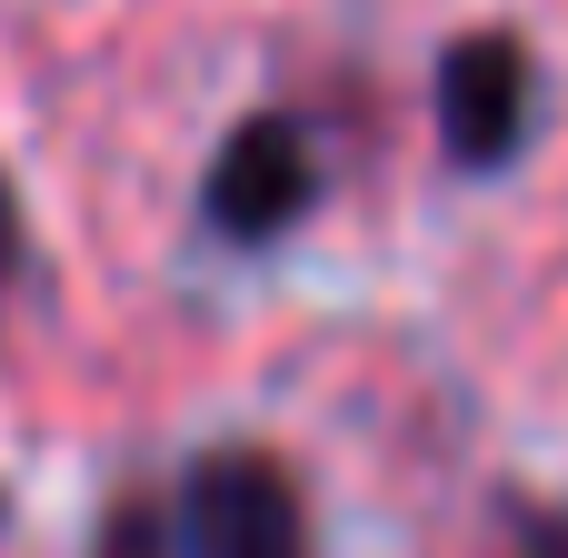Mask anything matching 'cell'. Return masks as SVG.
Returning <instances> with one entry per match:
<instances>
[{
	"label": "cell",
	"mask_w": 568,
	"mask_h": 558,
	"mask_svg": "<svg viewBox=\"0 0 568 558\" xmlns=\"http://www.w3.org/2000/svg\"><path fill=\"white\" fill-rule=\"evenodd\" d=\"M170 529H180V558H320L300 469L280 449H250V439L190 459Z\"/></svg>",
	"instance_id": "cell-1"
},
{
	"label": "cell",
	"mask_w": 568,
	"mask_h": 558,
	"mask_svg": "<svg viewBox=\"0 0 568 558\" xmlns=\"http://www.w3.org/2000/svg\"><path fill=\"white\" fill-rule=\"evenodd\" d=\"M310 200H320V150H310V130H300L290 110H250V120L210 150V180H200V220H210V240L260 250V240L300 230Z\"/></svg>",
	"instance_id": "cell-2"
},
{
	"label": "cell",
	"mask_w": 568,
	"mask_h": 558,
	"mask_svg": "<svg viewBox=\"0 0 568 558\" xmlns=\"http://www.w3.org/2000/svg\"><path fill=\"white\" fill-rule=\"evenodd\" d=\"M529 130V40L519 30H469L439 50V140L459 170H499Z\"/></svg>",
	"instance_id": "cell-3"
},
{
	"label": "cell",
	"mask_w": 568,
	"mask_h": 558,
	"mask_svg": "<svg viewBox=\"0 0 568 558\" xmlns=\"http://www.w3.org/2000/svg\"><path fill=\"white\" fill-rule=\"evenodd\" d=\"M90 558H180V529H170V509H160L150 489H130V499H110Z\"/></svg>",
	"instance_id": "cell-4"
},
{
	"label": "cell",
	"mask_w": 568,
	"mask_h": 558,
	"mask_svg": "<svg viewBox=\"0 0 568 558\" xmlns=\"http://www.w3.org/2000/svg\"><path fill=\"white\" fill-rule=\"evenodd\" d=\"M519 558H568V519L559 509H519Z\"/></svg>",
	"instance_id": "cell-5"
},
{
	"label": "cell",
	"mask_w": 568,
	"mask_h": 558,
	"mask_svg": "<svg viewBox=\"0 0 568 558\" xmlns=\"http://www.w3.org/2000/svg\"><path fill=\"white\" fill-rule=\"evenodd\" d=\"M20 260H30V220H20V200L0 180V280H20Z\"/></svg>",
	"instance_id": "cell-6"
}]
</instances>
